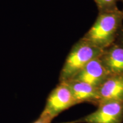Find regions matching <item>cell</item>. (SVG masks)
Wrapping results in <instances>:
<instances>
[{"instance_id": "obj_1", "label": "cell", "mask_w": 123, "mask_h": 123, "mask_svg": "<svg viewBox=\"0 0 123 123\" xmlns=\"http://www.w3.org/2000/svg\"><path fill=\"white\" fill-rule=\"evenodd\" d=\"M123 12L117 10L99 13L94 24L85 34L83 39L104 50L116 42L123 26Z\"/></svg>"}, {"instance_id": "obj_2", "label": "cell", "mask_w": 123, "mask_h": 123, "mask_svg": "<svg viewBox=\"0 0 123 123\" xmlns=\"http://www.w3.org/2000/svg\"><path fill=\"white\" fill-rule=\"evenodd\" d=\"M103 51L82 38L76 43L69 53L59 76V81H67L76 76L91 61L99 57Z\"/></svg>"}, {"instance_id": "obj_3", "label": "cell", "mask_w": 123, "mask_h": 123, "mask_svg": "<svg viewBox=\"0 0 123 123\" xmlns=\"http://www.w3.org/2000/svg\"><path fill=\"white\" fill-rule=\"evenodd\" d=\"M76 104H78L67 83L59 82L49 94L41 114L47 115L54 119L62 112Z\"/></svg>"}, {"instance_id": "obj_4", "label": "cell", "mask_w": 123, "mask_h": 123, "mask_svg": "<svg viewBox=\"0 0 123 123\" xmlns=\"http://www.w3.org/2000/svg\"><path fill=\"white\" fill-rule=\"evenodd\" d=\"M98 109L79 119L62 123H122L123 102L107 101L101 102Z\"/></svg>"}, {"instance_id": "obj_5", "label": "cell", "mask_w": 123, "mask_h": 123, "mask_svg": "<svg viewBox=\"0 0 123 123\" xmlns=\"http://www.w3.org/2000/svg\"><path fill=\"white\" fill-rule=\"evenodd\" d=\"M110 75L98 57L88 63L71 80L83 81L98 88Z\"/></svg>"}, {"instance_id": "obj_6", "label": "cell", "mask_w": 123, "mask_h": 123, "mask_svg": "<svg viewBox=\"0 0 123 123\" xmlns=\"http://www.w3.org/2000/svg\"><path fill=\"white\" fill-rule=\"evenodd\" d=\"M98 92L100 103L107 101L123 102V75H110L98 87Z\"/></svg>"}, {"instance_id": "obj_7", "label": "cell", "mask_w": 123, "mask_h": 123, "mask_svg": "<svg viewBox=\"0 0 123 123\" xmlns=\"http://www.w3.org/2000/svg\"><path fill=\"white\" fill-rule=\"evenodd\" d=\"M99 59L111 75H123V47L113 43L104 49Z\"/></svg>"}, {"instance_id": "obj_8", "label": "cell", "mask_w": 123, "mask_h": 123, "mask_svg": "<svg viewBox=\"0 0 123 123\" xmlns=\"http://www.w3.org/2000/svg\"><path fill=\"white\" fill-rule=\"evenodd\" d=\"M65 82L70 87L78 104L87 102L98 105L100 103L98 88L75 80H70Z\"/></svg>"}, {"instance_id": "obj_9", "label": "cell", "mask_w": 123, "mask_h": 123, "mask_svg": "<svg viewBox=\"0 0 123 123\" xmlns=\"http://www.w3.org/2000/svg\"><path fill=\"white\" fill-rule=\"evenodd\" d=\"M99 13L110 12L119 10L117 6V0H94Z\"/></svg>"}, {"instance_id": "obj_10", "label": "cell", "mask_w": 123, "mask_h": 123, "mask_svg": "<svg viewBox=\"0 0 123 123\" xmlns=\"http://www.w3.org/2000/svg\"><path fill=\"white\" fill-rule=\"evenodd\" d=\"M53 119L47 115L41 114L38 119L33 123H51Z\"/></svg>"}, {"instance_id": "obj_11", "label": "cell", "mask_w": 123, "mask_h": 123, "mask_svg": "<svg viewBox=\"0 0 123 123\" xmlns=\"http://www.w3.org/2000/svg\"><path fill=\"white\" fill-rule=\"evenodd\" d=\"M115 43L119 44V45L123 47V26L121 28L120 31L118 35Z\"/></svg>"}, {"instance_id": "obj_12", "label": "cell", "mask_w": 123, "mask_h": 123, "mask_svg": "<svg viewBox=\"0 0 123 123\" xmlns=\"http://www.w3.org/2000/svg\"><path fill=\"white\" fill-rule=\"evenodd\" d=\"M121 1H122V2H123V0H121ZM122 11L123 12V10H122Z\"/></svg>"}]
</instances>
